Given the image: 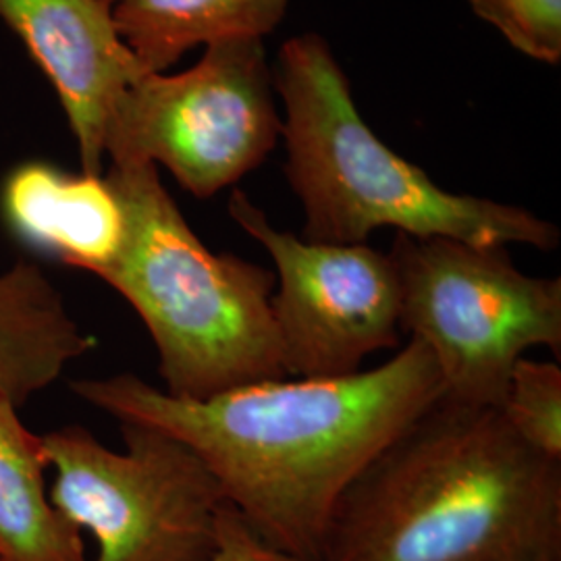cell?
I'll return each instance as SVG.
<instances>
[{
  "label": "cell",
  "mask_w": 561,
  "mask_h": 561,
  "mask_svg": "<svg viewBox=\"0 0 561 561\" xmlns=\"http://www.w3.org/2000/svg\"><path fill=\"white\" fill-rule=\"evenodd\" d=\"M71 391L117 422L185 443L262 541L321 561L347 486L442 400L443 385L426 345L408 340L356 375L254 382L202 401L173 398L129 373L71 381Z\"/></svg>",
  "instance_id": "cell-1"
},
{
  "label": "cell",
  "mask_w": 561,
  "mask_h": 561,
  "mask_svg": "<svg viewBox=\"0 0 561 561\" xmlns=\"http://www.w3.org/2000/svg\"><path fill=\"white\" fill-rule=\"evenodd\" d=\"M321 561H561V460L435 401L347 486Z\"/></svg>",
  "instance_id": "cell-2"
},
{
  "label": "cell",
  "mask_w": 561,
  "mask_h": 561,
  "mask_svg": "<svg viewBox=\"0 0 561 561\" xmlns=\"http://www.w3.org/2000/svg\"><path fill=\"white\" fill-rule=\"evenodd\" d=\"M283 102L285 178L304 213L301 238L366 243L382 227L410 238L479 245H560L558 225L503 202L454 194L366 125L331 44L317 32L283 42L273 67Z\"/></svg>",
  "instance_id": "cell-3"
},
{
  "label": "cell",
  "mask_w": 561,
  "mask_h": 561,
  "mask_svg": "<svg viewBox=\"0 0 561 561\" xmlns=\"http://www.w3.org/2000/svg\"><path fill=\"white\" fill-rule=\"evenodd\" d=\"M119 202L123 236L94 277L138 312L159 352L164 393L202 401L289 379L271 312L275 273L208 250L154 164L102 173Z\"/></svg>",
  "instance_id": "cell-4"
},
{
  "label": "cell",
  "mask_w": 561,
  "mask_h": 561,
  "mask_svg": "<svg viewBox=\"0 0 561 561\" xmlns=\"http://www.w3.org/2000/svg\"><path fill=\"white\" fill-rule=\"evenodd\" d=\"M401 331L426 345L442 400L500 408L514 364L530 347L560 358L561 279L533 277L505 245L396 233Z\"/></svg>",
  "instance_id": "cell-5"
},
{
  "label": "cell",
  "mask_w": 561,
  "mask_h": 561,
  "mask_svg": "<svg viewBox=\"0 0 561 561\" xmlns=\"http://www.w3.org/2000/svg\"><path fill=\"white\" fill-rule=\"evenodd\" d=\"M283 117L262 41L206 46L181 73H146L121 96L104 134L111 164H162L208 201L277 148Z\"/></svg>",
  "instance_id": "cell-6"
},
{
  "label": "cell",
  "mask_w": 561,
  "mask_h": 561,
  "mask_svg": "<svg viewBox=\"0 0 561 561\" xmlns=\"http://www.w3.org/2000/svg\"><path fill=\"white\" fill-rule=\"evenodd\" d=\"M125 451L83 426L42 435L50 502L96 542L94 561H206L225 495L208 466L159 428L119 422Z\"/></svg>",
  "instance_id": "cell-7"
},
{
  "label": "cell",
  "mask_w": 561,
  "mask_h": 561,
  "mask_svg": "<svg viewBox=\"0 0 561 561\" xmlns=\"http://www.w3.org/2000/svg\"><path fill=\"white\" fill-rule=\"evenodd\" d=\"M229 217L275 264L271 312L287 377H347L368 356L400 350V279L389 252L277 229L241 190L229 198Z\"/></svg>",
  "instance_id": "cell-8"
},
{
  "label": "cell",
  "mask_w": 561,
  "mask_h": 561,
  "mask_svg": "<svg viewBox=\"0 0 561 561\" xmlns=\"http://www.w3.org/2000/svg\"><path fill=\"white\" fill-rule=\"evenodd\" d=\"M0 20L57 90L81 173L102 175L104 134L123 92L148 71L121 41L108 0H0Z\"/></svg>",
  "instance_id": "cell-9"
},
{
  "label": "cell",
  "mask_w": 561,
  "mask_h": 561,
  "mask_svg": "<svg viewBox=\"0 0 561 561\" xmlns=\"http://www.w3.org/2000/svg\"><path fill=\"white\" fill-rule=\"evenodd\" d=\"M0 217L15 240L65 266L94 275L123 236V215L104 175L21 162L0 185Z\"/></svg>",
  "instance_id": "cell-10"
},
{
  "label": "cell",
  "mask_w": 561,
  "mask_h": 561,
  "mask_svg": "<svg viewBox=\"0 0 561 561\" xmlns=\"http://www.w3.org/2000/svg\"><path fill=\"white\" fill-rule=\"evenodd\" d=\"M96 347L34 262L0 273V393L20 408Z\"/></svg>",
  "instance_id": "cell-11"
},
{
  "label": "cell",
  "mask_w": 561,
  "mask_h": 561,
  "mask_svg": "<svg viewBox=\"0 0 561 561\" xmlns=\"http://www.w3.org/2000/svg\"><path fill=\"white\" fill-rule=\"evenodd\" d=\"M289 0H117L121 41L148 73H164L196 48L264 41L287 15Z\"/></svg>",
  "instance_id": "cell-12"
},
{
  "label": "cell",
  "mask_w": 561,
  "mask_h": 561,
  "mask_svg": "<svg viewBox=\"0 0 561 561\" xmlns=\"http://www.w3.org/2000/svg\"><path fill=\"white\" fill-rule=\"evenodd\" d=\"M42 435L0 393V561H90L81 530L46 491Z\"/></svg>",
  "instance_id": "cell-13"
},
{
  "label": "cell",
  "mask_w": 561,
  "mask_h": 561,
  "mask_svg": "<svg viewBox=\"0 0 561 561\" xmlns=\"http://www.w3.org/2000/svg\"><path fill=\"white\" fill-rule=\"evenodd\" d=\"M497 410L522 442L561 460L560 364L520 358L510 373Z\"/></svg>",
  "instance_id": "cell-14"
},
{
  "label": "cell",
  "mask_w": 561,
  "mask_h": 561,
  "mask_svg": "<svg viewBox=\"0 0 561 561\" xmlns=\"http://www.w3.org/2000/svg\"><path fill=\"white\" fill-rule=\"evenodd\" d=\"M468 7L528 59L560 65L561 0H468Z\"/></svg>",
  "instance_id": "cell-15"
},
{
  "label": "cell",
  "mask_w": 561,
  "mask_h": 561,
  "mask_svg": "<svg viewBox=\"0 0 561 561\" xmlns=\"http://www.w3.org/2000/svg\"><path fill=\"white\" fill-rule=\"evenodd\" d=\"M217 535V549L206 561H312L294 558L262 541L231 503H222Z\"/></svg>",
  "instance_id": "cell-16"
},
{
  "label": "cell",
  "mask_w": 561,
  "mask_h": 561,
  "mask_svg": "<svg viewBox=\"0 0 561 561\" xmlns=\"http://www.w3.org/2000/svg\"><path fill=\"white\" fill-rule=\"evenodd\" d=\"M108 2H111V4H115V2H117V0H108Z\"/></svg>",
  "instance_id": "cell-17"
}]
</instances>
